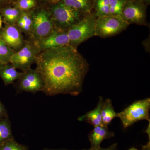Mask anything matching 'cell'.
Returning <instances> with one entry per match:
<instances>
[{
    "instance_id": "8fae6325",
    "label": "cell",
    "mask_w": 150,
    "mask_h": 150,
    "mask_svg": "<svg viewBox=\"0 0 150 150\" xmlns=\"http://www.w3.org/2000/svg\"><path fill=\"white\" fill-rule=\"evenodd\" d=\"M0 37L15 51L21 49L25 43L20 29L15 25H7L1 32Z\"/></svg>"
},
{
    "instance_id": "6da1fadb",
    "label": "cell",
    "mask_w": 150,
    "mask_h": 150,
    "mask_svg": "<svg viewBox=\"0 0 150 150\" xmlns=\"http://www.w3.org/2000/svg\"><path fill=\"white\" fill-rule=\"evenodd\" d=\"M35 63L46 95L76 96L81 92L89 65L77 47L69 45L41 51Z\"/></svg>"
},
{
    "instance_id": "4316f807",
    "label": "cell",
    "mask_w": 150,
    "mask_h": 150,
    "mask_svg": "<svg viewBox=\"0 0 150 150\" xmlns=\"http://www.w3.org/2000/svg\"><path fill=\"white\" fill-rule=\"evenodd\" d=\"M142 150H150V141L146 145L142 146Z\"/></svg>"
},
{
    "instance_id": "83f0119b",
    "label": "cell",
    "mask_w": 150,
    "mask_h": 150,
    "mask_svg": "<svg viewBox=\"0 0 150 150\" xmlns=\"http://www.w3.org/2000/svg\"><path fill=\"white\" fill-rule=\"evenodd\" d=\"M150 122H149V125H148V126L146 130L145 131V133H146L147 134L148 137L149 138V141H150Z\"/></svg>"
},
{
    "instance_id": "7c38bea8",
    "label": "cell",
    "mask_w": 150,
    "mask_h": 150,
    "mask_svg": "<svg viewBox=\"0 0 150 150\" xmlns=\"http://www.w3.org/2000/svg\"><path fill=\"white\" fill-rule=\"evenodd\" d=\"M115 136L112 131H110L107 126H95L90 131L88 135V138L91 143V149H97L100 148V144L104 140L110 139Z\"/></svg>"
},
{
    "instance_id": "4fadbf2b",
    "label": "cell",
    "mask_w": 150,
    "mask_h": 150,
    "mask_svg": "<svg viewBox=\"0 0 150 150\" xmlns=\"http://www.w3.org/2000/svg\"><path fill=\"white\" fill-rule=\"evenodd\" d=\"M103 102V98L102 97H99V101L96 107L93 110L87 112L85 115L79 117L78 118V121H86L94 127L103 125L100 112Z\"/></svg>"
},
{
    "instance_id": "3957f363",
    "label": "cell",
    "mask_w": 150,
    "mask_h": 150,
    "mask_svg": "<svg viewBox=\"0 0 150 150\" xmlns=\"http://www.w3.org/2000/svg\"><path fill=\"white\" fill-rule=\"evenodd\" d=\"M150 98L137 100L117 113V117L121 120L124 129H127L142 120L150 122Z\"/></svg>"
},
{
    "instance_id": "7402d4cb",
    "label": "cell",
    "mask_w": 150,
    "mask_h": 150,
    "mask_svg": "<svg viewBox=\"0 0 150 150\" xmlns=\"http://www.w3.org/2000/svg\"><path fill=\"white\" fill-rule=\"evenodd\" d=\"M127 0H109L110 15H121Z\"/></svg>"
},
{
    "instance_id": "603a6c76",
    "label": "cell",
    "mask_w": 150,
    "mask_h": 150,
    "mask_svg": "<svg viewBox=\"0 0 150 150\" xmlns=\"http://www.w3.org/2000/svg\"><path fill=\"white\" fill-rule=\"evenodd\" d=\"M19 18L22 20L25 23V27L23 31L28 33H31L33 26L32 15H30L26 13L23 12L21 13Z\"/></svg>"
},
{
    "instance_id": "277c9868",
    "label": "cell",
    "mask_w": 150,
    "mask_h": 150,
    "mask_svg": "<svg viewBox=\"0 0 150 150\" xmlns=\"http://www.w3.org/2000/svg\"><path fill=\"white\" fill-rule=\"evenodd\" d=\"M51 18L55 28L64 30H67L77 23L86 15H83V13L65 5L61 2L53 6L51 8Z\"/></svg>"
},
{
    "instance_id": "ba28073f",
    "label": "cell",
    "mask_w": 150,
    "mask_h": 150,
    "mask_svg": "<svg viewBox=\"0 0 150 150\" xmlns=\"http://www.w3.org/2000/svg\"><path fill=\"white\" fill-rule=\"evenodd\" d=\"M123 19L129 24L146 25V12L144 6L136 0L127 1L121 14Z\"/></svg>"
},
{
    "instance_id": "5bb4252c",
    "label": "cell",
    "mask_w": 150,
    "mask_h": 150,
    "mask_svg": "<svg viewBox=\"0 0 150 150\" xmlns=\"http://www.w3.org/2000/svg\"><path fill=\"white\" fill-rule=\"evenodd\" d=\"M13 65H4L0 69V77L4 81L6 85H8L13 83L15 81L18 80L22 74Z\"/></svg>"
},
{
    "instance_id": "d6a6232c",
    "label": "cell",
    "mask_w": 150,
    "mask_h": 150,
    "mask_svg": "<svg viewBox=\"0 0 150 150\" xmlns=\"http://www.w3.org/2000/svg\"><path fill=\"white\" fill-rule=\"evenodd\" d=\"M4 64H3V63H2L1 62H0V69H1V68L3 67V66H4Z\"/></svg>"
},
{
    "instance_id": "7a4b0ae2",
    "label": "cell",
    "mask_w": 150,
    "mask_h": 150,
    "mask_svg": "<svg viewBox=\"0 0 150 150\" xmlns=\"http://www.w3.org/2000/svg\"><path fill=\"white\" fill-rule=\"evenodd\" d=\"M96 18L94 14L86 15L77 23L67 30L70 45L77 47L88 39L95 36Z\"/></svg>"
},
{
    "instance_id": "d4e9b609",
    "label": "cell",
    "mask_w": 150,
    "mask_h": 150,
    "mask_svg": "<svg viewBox=\"0 0 150 150\" xmlns=\"http://www.w3.org/2000/svg\"><path fill=\"white\" fill-rule=\"evenodd\" d=\"M118 144L117 143H115V144H112L110 146L106 148H102L100 147L98 149H83L81 150H118L117 147H118Z\"/></svg>"
},
{
    "instance_id": "9a60e30c",
    "label": "cell",
    "mask_w": 150,
    "mask_h": 150,
    "mask_svg": "<svg viewBox=\"0 0 150 150\" xmlns=\"http://www.w3.org/2000/svg\"><path fill=\"white\" fill-rule=\"evenodd\" d=\"M103 125L108 126L114 118L117 117V113L115 112L112 101L107 98L103 103L101 110Z\"/></svg>"
},
{
    "instance_id": "30bf717a",
    "label": "cell",
    "mask_w": 150,
    "mask_h": 150,
    "mask_svg": "<svg viewBox=\"0 0 150 150\" xmlns=\"http://www.w3.org/2000/svg\"><path fill=\"white\" fill-rule=\"evenodd\" d=\"M34 44L40 52L70 45L67 30L56 28L50 35L40 40L34 42Z\"/></svg>"
},
{
    "instance_id": "4dcf8cb0",
    "label": "cell",
    "mask_w": 150,
    "mask_h": 150,
    "mask_svg": "<svg viewBox=\"0 0 150 150\" xmlns=\"http://www.w3.org/2000/svg\"><path fill=\"white\" fill-rule=\"evenodd\" d=\"M2 19L1 16H0V29L2 27Z\"/></svg>"
},
{
    "instance_id": "d6986e66",
    "label": "cell",
    "mask_w": 150,
    "mask_h": 150,
    "mask_svg": "<svg viewBox=\"0 0 150 150\" xmlns=\"http://www.w3.org/2000/svg\"><path fill=\"white\" fill-rule=\"evenodd\" d=\"M16 51L10 48L0 37V62L4 64L10 63V59Z\"/></svg>"
},
{
    "instance_id": "f1b7e54d",
    "label": "cell",
    "mask_w": 150,
    "mask_h": 150,
    "mask_svg": "<svg viewBox=\"0 0 150 150\" xmlns=\"http://www.w3.org/2000/svg\"><path fill=\"white\" fill-rule=\"evenodd\" d=\"M41 150H71L67 149H49V148H45Z\"/></svg>"
},
{
    "instance_id": "cb8c5ba5",
    "label": "cell",
    "mask_w": 150,
    "mask_h": 150,
    "mask_svg": "<svg viewBox=\"0 0 150 150\" xmlns=\"http://www.w3.org/2000/svg\"><path fill=\"white\" fill-rule=\"evenodd\" d=\"M36 5L35 0H19L17 4V8L20 11L29 10Z\"/></svg>"
},
{
    "instance_id": "52a82bcc",
    "label": "cell",
    "mask_w": 150,
    "mask_h": 150,
    "mask_svg": "<svg viewBox=\"0 0 150 150\" xmlns=\"http://www.w3.org/2000/svg\"><path fill=\"white\" fill-rule=\"evenodd\" d=\"M33 26L31 33L35 42L47 37L56 29L51 17L45 10L37 12L32 15Z\"/></svg>"
},
{
    "instance_id": "484cf974",
    "label": "cell",
    "mask_w": 150,
    "mask_h": 150,
    "mask_svg": "<svg viewBox=\"0 0 150 150\" xmlns=\"http://www.w3.org/2000/svg\"><path fill=\"white\" fill-rule=\"evenodd\" d=\"M7 116L6 111L4 106L0 100V119Z\"/></svg>"
},
{
    "instance_id": "8992f818",
    "label": "cell",
    "mask_w": 150,
    "mask_h": 150,
    "mask_svg": "<svg viewBox=\"0 0 150 150\" xmlns=\"http://www.w3.org/2000/svg\"><path fill=\"white\" fill-rule=\"evenodd\" d=\"M40 51L34 43L25 42L23 47L11 56L10 63L16 69L24 71L31 69Z\"/></svg>"
},
{
    "instance_id": "2e32d148",
    "label": "cell",
    "mask_w": 150,
    "mask_h": 150,
    "mask_svg": "<svg viewBox=\"0 0 150 150\" xmlns=\"http://www.w3.org/2000/svg\"><path fill=\"white\" fill-rule=\"evenodd\" d=\"M61 2L85 14H89L91 10V0H61Z\"/></svg>"
},
{
    "instance_id": "ac0fdd59",
    "label": "cell",
    "mask_w": 150,
    "mask_h": 150,
    "mask_svg": "<svg viewBox=\"0 0 150 150\" xmlns=\"http://www.w3.org/2000/svg\"><path fill=\"white\" fill-rule=\"evenodd\" d=\"M20 11L17 8H8L3 11V16L8 24H16L21 14Z\"/></svg>"
},
{
    "instance_id": "ffe728a7",
    "label": "cell",
    "mask_w": 150,
    "mask_h": 150,
    "mask_svg": "<svg viewBox=\"0 0 150 150\" xmlns=\"http://www.w3.org/2000/svg\"><path fill=\"white\" fill-rule=\"evenodd\" d=\"M95 7L96 17L110 15L109 0H96Z\"/></svg>"
},
{
    "instance_id": "44dd1931",
    "label": "cell",
    "mask_w": 150,
    "mask_h": 150,
    "mask_svg": "<svg viewBox=\"0 0 150 150\" xmlns=\"http://www.w3.org/2000/svg\"><path fill=\"white\" fill-rule=\"evenodd\" d=\"M0 150H28V148L17 142L13 138L0 145Z\"/></svg>"
},
{
    "instance_id": "f546056e",
    "label": "cell",
    "mask_w": 150,
    "mask_h": 150,
    "mask_svg": "<svg viewBox=\"0 0 150 150\" xmlns=\"http://www.w3.org/2000/svg\"><path fill=\"white\" fill-rule=\"evenodd\" d=\"M145 4L147 5H149L150 0H142Z\"/></svg>"
},
{
    "instance_id": "1f68e13d",
    "label": "cell",
    "mask_w": 150,
    "mask_h": 150,
    "mask_svg": "<svg viewBox=\"0 0 150 150\" xmlns=\"http://www.w3.org/2000/svg\"><path fill=\"white\" fill-rule=\"evenodd\" d=\"M128 150H139L137 149V148L135 147H132L129 149Z\"/></svg>"
},
{
    "instance_id": "e0dca14e",
    "label": "cell",
    "mask_w": 150,
    "mask_h": 150,
    "mask_svg": "<svg viewBox=\"0 0 150 150\" xmlns=\"http://www.w3.org/2000/svg\"><path fill=\"white\" fill-rule=\"evenodd\" d=\"M11 126L7 116L0 119V145L13 139Z\"/></svg>"
},
{
    "instance_id": "5b68a950",
    "label": "cell",
    "mask_w": 150,
    "mask_h": 150,
    "mask_svg": "<svg viewBox=\"0 0 150 150\" xmlns=\"http://www.w3.org/2000/svg\"><path fill=\"white\" fill-rule=\"evenodd\" d=\"M129 25L120 15L96 17L95 36L103 38L114 36L125 30Z\"/></svg>"
},
{
    "instance_id": "836d02e7",
    "label": "cell",
    "mask_w": 150,
    "mask_h": 150,
    "mask_svg": "<svg viewBox=\"0 0 150 150\" xmlns=\"http://www.w3.org/2000/svg\"><path fill=\"white\" fill-rule=\"evenodd\" d=\"M127 1H134V0H127Z\"/></svg>"
},
{
    "instance_id": "9c48e42d",
    "label": "cell",
    "mask_w": 150,
    "mask_h": 150,
    "mask_svg": "<svg viewBox=\"0 0 150 150\" xmlns=\"http://www.w3.org/2000/svg\"><path fill=\"white\" fill-rule=\"evenodd\" d=\"M18 80V91L33 94L43 91V80L40 74L35 69H30L22 72L20 77Z\"/></svg>"
}]
</instances>
